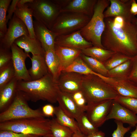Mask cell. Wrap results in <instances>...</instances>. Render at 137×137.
Instances as JSON below:
<instances>
[{"label": "cell", "mask_w": 137, "mask_h": 137, "mask_svg": "<svg viewBox=\"0 0 137 137\" xmlns=\"http://www.w3.org/2000/svg\"><path fill=\"white\" fill-rule=\"evenodd\" d=\"M101 37L105 49L131 57L137 54V26L120 16L105 18Z\"/></svg>", "instance_id": "1"}, {"label": "cell", "mask_w": 137, "mask_h": 137, "mask_svg": "<svg viewBox=\"0 0 137 137\" xmlns=\"http://www.w3.org/2000/svg\"><path fill=\"white\" fill-rule=\"evenodd\" d=\"M17 90L21 92L28 101L36 102L42 100L52 104L57 102L60 91L57 81L49 73L37 80L18 81Z\"/></svg>", "instance_id": "2"}, {"label": "cell", "mask_w": 137, "mask_h": 137, "mask_svg": "<svg viewBox=\"0 0 137 137\" xmlns=\"http://www.w3.org/2000/svg\"><path fill=\"white\" fill-rule=\"evenodd\" d=\"M81 91L87 104L114 100L119 95L111 85L93 74L84 75Z\"/></svg>", "instance_id": "3"}, {"label": "cell", "mask_w": 137, "mask_h": 137, "mask_svg": "<svg viewBox=\"0 0 137 137\" xmlns=\"http://www.w3.org/2000/svg\"><path fill=\"white\" fill-rule=\"evenodd\" d=\"M110 4V0H98L91 19L80 30L82 36L93 46L105 49L101 40L105 26L103 13Z\"/></svg>", "instance_id": "4"}, {"label": "cell", "mask_w": 137, "mask_h": 137, "mask_svg": "<svg viewBox=\"0 0 137 137\" xmlns=\"http://www.w3.org/2000/svg\"><path fill=\"white\" fill-rule=\"evenodd\" d=\"M50 120L45 118H32L0 123V130L45 136L52 134Z\"/></svg>", "instance_id": "5"}, {"label": "cell", "mask_w": 137, "mask_h": 137, "mask_svg": "<svg viewBox=\"0 0 137 137\" xmlns=\"http://www.w3.org/2000/svg\"><path fill=\"white\" fill-rule=\"evenodd\" d=\"M28 101L21 91H17L9 106L0 114V123L32 118H45L41 109H33L28 105Z\"/></svg>", "instance_id": "6"}, {"label": "cell", "mask_w": 137, "mask_h": 137, "mask_svg": "<svg viewBox=\"0 0 137 137\" xmlns=\"http://www.w3.org/2000/svg\"><path fill=\"white\" fill-rule=\"evenodd\" d=\"M91 18L81 13L61 12L50 30L57 36L69 34L81 30L87 24Z\"/></svg>", "instance_id": "7"}, {"label": "cell", "mask_w": 137, "mask_h": 137, "mask_svg": "<svg viewBox=\"0 0 137 137\" xmlns=\"http://www.w3.org/2000/svg\"><path fill=\"white\" fill-rule=\"evenodd\" d=\"M26 4L35 20L50 30L60 13V8L52 0H33Z\"/></svg>", "instance_id": "8"}, {"label": "cell", "mask_w": 137, "mask_h": 137, "mask_svg": "<svg viewBox=\"0 0 137 137\" xmlns=\"http://www.w3.org/2000/svg\"><path fill=\"white\" fill-rule=\"evenodd\" d=\"M113 100L107 99L87 104L85 112L89 119L96 127L101 126L106 121Z\"/></svg>", "instance_id": "9"}, {"label": "cell", "mask_w": 137, "mask_h": 137, "mask_svg": "<svg viewBox=\"0 0 137 137\" xmlns=\"http://www.w3.org/2000/svg\"><path fill=\"white\" fill-rule=\"evenodd\" d=\"M23 36H29L28 29L24 23L14 14L4 37L0 40V46L10 49L15 40Z\"/></svg>", "instance_id": "10"}, {"label": "cell", "mask_w": 137, "mask_h": 137, "mask_svg": "<svg viewBox=\"0 0 137 137\" xmlns=\"http://www.w3.org/2000/svg\"><path fill=\"white\" fill-rule=\"evenodd\" d=\"M83 76L75 72L62 71L57 81L60 91L71 95L81 91Z\"/></svg>", "instance_id": "11"}, {"label": "cell", "mask_w": 137, "mask_h": 137, "mask_svg": "<svg viewBox=\"0 0 137 137\" xmlns=\"http://www.w3.org/2000/svg\"><path fill=\"white\" fill-rule=\"evenodd\" d=\"M12 62L15 72V77L18 81L31 80L25 65L26 59L30 57L28 54L23 51L15 43L11 45Z\"/></svg>", "instance_id": "12"}, {"label": "cell", "mask_w": 137, "mask_h": 137, "mask_svg": "<svg viewBox=\"0 0 137 137\" xmlns=\"http://www.w3.org/2000/svg\"><path fill=\"white\" fill-rule=\"evenodd\" d=\"M132 0H110V6L104 11V18L120 16L125 20L133 22L135 17L130 11Z\"/></svg>", "instance_id": "13"}, {"label": "cell", "mask_w": 137, "mask_h": 137, "mask_svg": "<svg viewBox=\"0 0 137 137\" xmlns=\"http://www.w3.org/2000/svg\"><path fill=\"white\" fill-rule=\"evenodd\" d=\"M55 44L81 50L93 46L81 34L80 30L71 33L58 36L56 38Z\"/></svg>", "instance_id": "14"}, {"label": "cell", "mask_w": 137, "mask_h": 137, "mask_svg": "<svg viewBox=\"0 0 137 137\" xmlns=\"http://www.w3.org/2000/svg\"><path fill=\"white\" fill-rule=\"evenodd\" d=\"M111 119L129 124L131 127L137 125V115L132 111L113 100L111 108L106 119Z\"/></svg>", "instance_id": "15"}, {"label": "cell", "mask_w": 137, "mask_h": 137, "mask_svg": "<svg viewBox=\"0 0 137 137\" xmlns=\"http://www.w3.org/2000/svg\"><path fill=\"white\" fill-rule=\"evenodd\" d=\"M98 0H67L60 13L69 12L84 14L92 17Z\"/></svg>", "instance_id": "16"}, {"label": "cell", "mask_w": 137, "mask_h": 137, "mask_svg": "<svg viewBox=\"0 0 137 137\" xmlns=\"http://www.w3.org/2000/svg\"><path fill=\"white\" fill-rule=\"evenodd\" d=\"M33 25L36 38L40 42L45 51L49 49L55 50L56 35L44 25L36 20L33 21Z\"/></svg>", "instance_id": "17"}, {"label": "cell", "mask_w": 137, "mask_h": 137, "mask_svg": "<svg viewBox=\"0 0 137 137\" xmlns=\"http://www.w3.org/2000/svg\"><path fill=\"white\" fill-rule=\"evenodd\" d=\"M104 81L111 85L119 95L137 98V84L128 78L118 79L107 77Z\"/></svg>", "instance_id": "18"}, {"label": "cell", "mask_w": 137, "mask_h": 137, "mask_svg": "<svg viewBox=\"0 0 137 137\" xmlns=\"http://www.w3.org/2000/svg\"><path fill=\"white\" fill-rule=\"evenodd\" d=\"M59 107L66 114L75 120L84 111L76 104L72 95L60 91L57 98Z\"/></svg>", "instance_id": "19"}, {"label": "cell", "mask_w": 137, "mask_h": 137, "mask_svg": "<svg viewBox=\"0 0 137 137\" xmlns=\"http://www.w3.org/2000/svg\"><path fill=\"white\" fill-rule=\"evenodd\" d=\"M55 50L60 62L62 71L71 64L81 53L80 50L55 44Z\"/></svg>", "instance_id": "20"}, {"label": "cell", "mask_w": 137, "mask_h": 137, "mask_svg": "<svg viewBox=\"0 0 137 137\" xmlns=\"http://www.w3.org/2000/svg\"><path fill=\"white\" fill-rule=\"evenodd\" d=\"M14 43L26 53L45 56V51L37 38H33L30 36H23L16 39Z\"/></svg>", "instance_id": "21"}, {"label": "cell", "mask_w": 137, "mask_h": 137, "mask_svg": "<svg viewBox=\"0 0 137 137\" xmlns=\"http://www.w3.org/2000/svg\"><path fill=\"white\" fill-rule=\"evenodd\" d=\"M18 80L15 77L0 89V111L5 110L10 105L15 96Z\"/></svg>", "instance_id": "22"}, {"label": "cell", "mask_w": 137, "mask_h": 137, "mask_svg": "<svg viewBox=\"0 0 137 137\" xmlns=\"http://www.w3.org/2000/svg\"><path fill=\"white\" fill-rule=\"evenodd\" d=\"M44 56L32 55V57L29 58L31 66L28 71L31 80L40 79L49 73Z\"/></svg>", "instance_id": "23"}, {"label": "cell", "mask_w": 137, "mask_h": 137, "mask_svg": "<svg viewBox=\"0 0 137 137\" xmlns=\"http://www.w3.org/2000/svg\"><path fill=\"white\" fill-rule=\"evenodd\" d=\"M14 14L25 25L30 36L33 38H36L34 30L32 10L27 4L23 5L17 4Z\"/></svg>", "instance_id": "24"}, {"label": "cell", "mask_w": 137, "mask_h": 137, "mask_svg": "<svg viewBox=\"0 0 137 137\" xmlns=\"http://www.w3.org/2000/svg\"><path fill=\"white\" fill-rule=\"evenodd\" d=\"M44 57L49 73L57 81L62 69L55 50L49 49L45 51Z\"/></svg>", "instance_id": "25"}, {"label": "cell", "mask_w": 137, "mask_h": 137, "mask_svg": "<svg viewBox=\"0 0 137 137\" xmlns=\"http://www.w3.org/2000/svg\"><path fill=\"white\" fill-rule=\"evenodd\" d=\"M54 115L59 124L70 128L74 133L81 132L76 120L64 113L59 106L55 107Z\"/></svg>", "instance_id": "26"}, {"label": "cell", "mask_w": 137, "mask_h": 137, "mask_svg": "<svg viewBox=\"0 0 137 137\" xmlns=\"http://www.w3.org/2000/svg\"><path fill=\"white\" fill-rule=\"evenodd\" d=\"M81 53L104 63L115 53L111 50L93 46L81 50Z\"/></svg>", "instance_id": "27"}, {"label": "cell", "mask_w": 137, "mask_h": 137, "mask_svg": "<svg viewBox=\"0 0 137 137\" xmlns=\"http://www.w3.org/2000/svg\"><path fill=\"white\" fill-rule=\"evenodd\" d=\"M131 66V59L108 70L106 77L118 79L128 78Z\"/></svg>", "instance_id": "28"}, {"label": "cell", "mask_w": 137, "mask_h": 137, "mask_svg": "<svg viewBox=\"0 0 137 137\" xmlns=\"http://www.w3.org/2000/svg\"><path fill=\"white\" fill-rule=\"evenodd\" d=\"M63 71L74 72L83 75H94L99 77L103 80L105 77V76L92 71L83 61L80 56L71 64Z\"/></svg>", "instance_id": "29"}, {"label": "cell", "mask_w": 137, "mask_h": 137, "mask_svg": "<svg viewBox=\"0 0 137 137\" xmlns=\"http://www.w3.org/2000/svg\"><path fill=\"white\" fill-rule=\"evenodd\" d=\"M81 133L87 136L98 131V128L96 127L88 117L86 113H82L76 119Z\"/></svg>", "instance_id": "30"}, {"label": "cell", "mask_w": 137, "mask_h": 137, "mask_svg": "<svg viewBox=\"0 0 137 137\" xmlns=\"http://www.w3.org/2000/svg\"><path fill=\"white\" fill-rule=\"evenodd\" d=\"M81 58L88 65L93 71L103 76L107 77L108 71L104 63L99 61L87 56L81 53Z\"/></svg>", "instance_id": "31"}, {"label": "cell", "mask_w": 137, "mask_h": 137, "mask_svg": "<svg viewBox=\"0 0 137 137\" xmlns=\"http://www.w3.org/2000/svg\"><path fill=\"white\" fill-rule=\"evenodd\" d=\"M50 129L54 137H72L74 133L70 128L58 123L55 118L50 120Z\"/></svg>", "instance_id": "32"}, {"label": "cell", "mask_w": 137, "mask_h": 137, "mask_svg": "<svg viewBox=\"0 0 137 137\" xmlns=\"http://www.w3.org/2000/svg\"><path fill=\"white\" fill-rule=\"evenodd\" d=\"M15 77V72L12 61L0 69V89Z\"/></svg>", "instance_id": "33"}, {"label": "cell", "mask_w": 137, "mask_h": 137, "mask_svg": "<svg viewBox=\"0 0 137 137\" xmlns=\"http://www.w3.org/2000/svg\"><path fill=\"white\" fill-rule=\"evenodd\" d=\"M131 58L120 53H115L103 63L107 69L109 70L131 59Z\"/></svg>", "instance_id": "34"}, {"label": "cell", "mask_w": 137, "mask_h": 137, "mask_svg": "<svg viewBox=\"0 0 137 137\" xmlns=\"http://www.w3.org/2000/svg\"><path fill=\"white\" fill-rule=\"evenodd\" d=\"M12 1L0 0V32L5 34L7 31V13Z\"/></svg>", "instance_id": "35"}, {"label": "cell", "mask_w": 137, "mask_h": 137, "mask_svg": "<svg viewBox=\"0 0 137 137\" xmlns=\"http://www.w3.org/2000/svg\"><path fill=\"white\" fill-rule=\"evenodd\" d=\"M114 100L123 106L137 114V98L118 95Z\"/></svg>", "instance_id": "36"}, {"label": "cell", "mask_w": 137, "mask_h": 137, "mask_svg": "<svg viewBox=\"0 0 137 137\" xmlns=\"http://www.w3.org/2000/svg\"><path fill=\"white\" fill-rule=\"evenodd\" d=\"M12 61V53L11 49L0 46V69Z\"/></svg>", "instance_id": "37"}, {"label": "cell", "mask_w": 137, "mask_h": 137, "mask_svg": "<svg viewBox=\"0 0 137 137\" xmlns=\"http://www.w3.org/2000/svg\"><path fill=\"white\" fill-rule=\"evenodd\" d=\"M114 121L116 124L117 128L112 134V137H124L125 134L130 130L132 127L130 126L125 127L123 123L117 120Z\"/></svg>", "instance_id": "38"}, {"label": "cell", "mask_w": 137, "mask_h": 137, "mask_svg": "<svg viewBox=\"0 0 137 137\" xmlns=\"http://www.w3.org/2000/svg\"><path fill=\"white\" fill-rule=\"evenodd\" d=\"M72 96L77 105L85 112L87 103L82 92L80 91L76 92Z\"/></svg>", "instance_id": "39"}, {"label": "cell", "mask_w": 137, "mask_h": 137, "mask_svg": "<svg viewBox=\"0 0 137 137\" xmlns=\"http://www.w3.org/2000/svg\"><path fill=\"white\" fill-rule=\"evenodd\" d=\"M37 135L17 133L8 130H0V137H39Z\"/></svg>", "instance_id": "40"}, {"label": "cell", "mask_w": 137, "mask_h": 137, "mask_svg": "<svg viewBox=\"0 0 137 137\" xmlns=\"http://www.w3.org/2000/svg\"><path fill=\"white\" fill-rule=\"evenodd\" d=\"M132 66L128 79L137 84V54L132 57Z\"/></svg>", "instance_id": "41"}, {"label": "cell", "mask_w": 137, "mask_h": 137, "mask_svg": "<svg viewBox=\"0 0 137 137\" xmlns=\"http://www.w3.org/2000/svg\"><path fill=\"white\" fill-rule=\"evenodd\" d=\"M41 110L45 117H53L54 115L55 107L50 104H47L43 106Z\"/></svg>", "instance_id": "42"}, {"label": "cell", "mask_w": 137, "mask_h": 137, "mask_svg": "<svg viewBox=\"0 0 137 137\" xmlns=\"http://www.w3.org/2000/svg\"><path fill=\"white\" fill-rule=\"evenodd\" d=\"M19 0H13L8 8L6 17V22L8 23L12 18L16 9L17 3Z\"/></svg>", "instance_id": "43"}, {"label": "cell", "mask_w": 137, "mask_h": 137, "mask_svg": "<svg viewBox=\"0 0 137 137\" xmlns=\"http://www.w3.org/2000/svg\"><path fill=\"white\" fill-rule=\"evenodd\" d=\"M130 11L131 14L135 16L137 15V3L135 0H132Z\"/></svg>", "instance_id": "44"}, {"label": "cell", "mask_w": 137, "mask_h": 137, "mask_svg": "<svg viewBox=\"0 0 137 137\" xmlns=\"http://www.w3.org/2000/svg\"><path fill=\"white\" fill-rule=\"evenodd\" d=\"M105 133L101 131H96L87 136H85V137H105Z\"/></svg>", "instance_id": "45"}, {"label": "cell", "mask_w": 137, "mask_h": 137, "mask_svg": "<svg viewBox=\"0 0 137 137\" xmlns=\"http://www.w3.org/2000/svg\"><path fill=\"white\" fill-rule=\"evenodd\" d=\"M33 0H19L17 5H23L32 2Z\"/></svg>", "instance_id": "46"}, {"label": "cell", "mask_w": 137, "mask_h": 137, "mask_svg": "<svg viewBox=\"0 0 137 137\" xmlns=\"http://www.w3.org/2000/svg\"><path fill=\"white\" fill-rule=\"evenodd\" d=\"M135 129L131 132L130 137H137V125L135 126Z\"/></svg>", "instance_id": "47"}, {"label": "cell", "mask_w": 137, "mask_h": 137, "mask_svg": "<svg viewBox=\"0 0 137 137\" xmlns=\"http://www.w3.org/2000/svg\"><path fill=\"white\" fill-rule=\"evenodd\" d=\"M85 136L81 132L74 133L72 137H85Z\"/></svg>", "instance_id": "48"}, {"label": "cell", "mask_w": 137, "mask_h": 137, "mask_svg": "<svg viewBox=\"0 0 137 137\" xmlns=\"http://www.w3.org/2000/svg\"><path fill=\"white\" fill-rule=\"evenodd\" d=\"M39 137H54L52 134H50L46 135L39 136Z\"/></svg>", "instance_id": "49"}, {"label": "cell", "mask_w": 137, "mask_h": 137, "mask_svg": "<svg viewBox=\"0 0 137 137\" xmlns=\"http://www.w3.org/2000/svg\"><path fill=\"white\" fill-rule=\"evenodd\" d=\"M133 22L137 26V17H135L133 20Z\"/></svg>", "instance_id": "50"}]
</instances>
